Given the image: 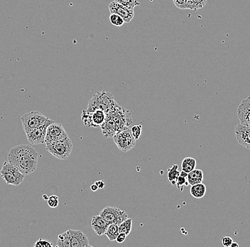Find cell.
<instances>
[{"label": "cell", "instance_id": "24", "mask_svg": "<svg viewBox=\"0 0 250 247\" xmlns=\"http://www.w3.org/2000/svg\"><path fill=\"white\" fill-rule=\"evenodd\" d=\"M109 22L115 26H122L125 23L124 20L116 14H111L109 16Z\"/></svg>", "mask_w": 250, "mask_h": 247}, {"label": "cell", "instance_id": "19", "mask_svg": "<svg viewBox=\"0 0 250 247\" xmlns=\"http://www.w3.org/2000/svg\"><path fill=\"white\" fill-rule=\"evenodd\" d=\"M196 167V160L192 157H186L181 162V168L183 171L188 173L195 170Z\"/></svg>", "mask_w": 250, "mask_h": 247}, {"label": "cell", "instance_id": "28", "mask_svg": "<svg viewBox=\"0 0 250 247\" xmlns=\"http://www.w3.org/2000/svg\"><path fill=\"white\" fill-rule=\"evenodd\" d=\"M48 206L51 208H56L59 206V197L56 195H51V196L48 197Z\"/></svg>", "mask_w": 250, "mask_h": 247}, {"label": "cell", "instance_id": "32", "mask_svg": "<svg viewBox=\"0 0 250 247\" xmlns=\"http://www.w3.org/2000/svg\"><path fill=\"white\" fill-rule=\"evenodd\" d=\"M126 237H127V235L124 234V233H120L118 236H117L116 239H115V241L119 244L123 243L125 239H126Z\"/></svg>", "mask_w": 250, "mask_h": 247}, {"label": "cell", "instance_id": "27", "mask_svg": "<svg viewBox=\"0 0 250 247\" xmlns=\"http://www.w3.org/2000/svg\"><path fill=\"white\" fill-rule=\"evenodd\" d=\"M142 125H137V126H132L131 128L132 135L134 136L135 140H138L140 138L141 134H142Z\"/></svg>", "mask_w": 250, "mask_h": 247}, {"label": "cell", "instance_id": "11", "mask_svg": "<svg viewBox=\"0 0 250 247\" xmlns=\"http://www.w3.org/2000/svg\"><path fill=\"white\" fill-rule=\"evenodd\" d=\"M109 10L111 14H116L121 17L126 23L130 22L134 17V9L127 8L115 1L109 4Z\"/></svg>", "mask_w": 250, "mask_h": 247}, {"label": "cell", "instance_id": "17", "mask_svg": "<svg viewBox=\"0 0 250 247\" xmlns=\"http://www.w3.org/2000/svg\"><path fill=\"white\" fill-rule=\"evenodd\" d=\"M190 193L193 198L201 199L205 196L206 193V187L204 184L199 183L193 184L190 187Z\"/></svg>", "mask_w": 250, "mask_h": 247}, {"label": "cell", "instance_id": "15", "mask_svg": "<svg viewBox=\"0 0 250 247\" xmlns=\"http://www.w3.org/2000/svg\"><path fill=\"white\" fill-rule=\"evenodd\" d=\"M109 225L100 215L94 216L91 220V226L97 235L102 236L105 234Z\"/></svg>", "mask_w": 250, "mask_h": 247}, {"label": "cell", "instance_id": "5", "mask_svg": "<svg viewBox=\"0 0 250 247\" xmlns=\"http://www.w3.org/2000/svg\"><path fill=\"white\" fill-rule=\"evenodd\" d=\"M112 137L117 148L123 153L130 151L135 146L136 140L132 135L131 128L129 127L125 128L123 131L117 133Z\"/></svg>", "mask_w": 250, "mask_h": 247}, {"label": "cell", "instance_id": "33", "mask_svg": "<svg viewBox=\"0 0 250 247\" xmlns=\"http://www.w3.org/2000/svg\"><path fill=\"white\" fill-rule=\"evenodd\" d=\"M95 184H97L98 187V189H103L105 187V182L104 180L96 181Z\"/></svg>", "mask_w": 250, "mask_h": 247}, {"label": "cell", "instance_id": "29", "mask_svg": "<svg viewBox=\"0 0 250 247\" xmlns=\"http://www.w3.org/2000/svg\"><path fill=\"white\" fill-rule=\"evenodd\" d=\"M173 1L178 8L181 9H188L189 0H173Z\"/></svg>", "mask_w": 250, "mask_h": 247}, {"label": "cell", "instance_id": "9", "mask_svg": "<svg viewBox=\"0 0 250 247\" xmlns=\"http://www.w3.org/2000/svg\"><path fill=\"white\" fill-rule=\"evenodd\" d=\"M105 112L103 110H95L88 112L84 110L82 113L83 122L87 127H101L105 120Z\"/></svg>", "mask_w": 250, "mask_h": 247}, {"label": "cell", "instance_id": "36", "mask_svg": "<svg viewBox=\"0 0 250 247\" xmlns=\"http://www.w3.org/2000/svg\"><path fill=\"white\" fill-rule=\"evenodd\" d=\"M43 199H44V200H48V197H47V195H43Z\"/></svg>", "mask_w": 250, "mask_h": 247}, {"label": "cell", "instance_id": "22", "mask_svg": "<svg viewBox=\"0 0 250 247\" xmlns=\"http://www.w3.org/2000/svg\"><path fill=\"white\" fill-rule=\"evenodd\" d=\"M132 219L127 218L119 225V232L124 233L126 235H129L132 231Z\"/></svg>", "mask_w": 250, "mask_h": 247}, {"label": "cell", "instance_id": "3", "mask_svg": "<svg viewBox=\"0 0 250 247\" xmlns=\"http://www.w3.org/2000/svg\"><path fill=\"white\" fill-rule=\"evenodd\" d=\"M46 148L48 153L59 159H65L69 157L73 150V143L68 137L63 140L46 144Z\"/></svg>", "mask_w": 250, "mask_h": 247}, {"label": "cell", "instance_id": "14", "mask_svg": "<svg viewBox=\"0 0 250 247\" xmlns=\"http://www.w3.org/2000/svg\"><path fill=\"white\" fill-rule=\"evenodd\" d=\"M237 115L240 123L250 126V97L245 98L239 105Z\"/></svg>", "mask_w": 250, "mask_h": 247}, {"label": "cell", "instance_id": "35", "mask_svg": "<svg viewBox=\"0 0 250 247\" xmlns=\"http://www.w3.org/2000/svg\"><path fill=\"white\" fill-rule=\"evenodd\" d=\"M239 245L237 243H236V242H232V245H231V247H238Z\"/></svg>", "mask_w": 250, "mask_h": 247}, {"label": "cell", "instance_id": "18", "mask_svg": "<svg viewBox=\"0 0 250 247\" xmlns=\"http://www.w3.org/2000/svg\"><path fill=\"white\" fill-rule=\"evenodd\" d=\"M180 176V171L178 165H172L171 168L168 169L167 173V179L171 182L172 185H176V180Z\"/></svg>", "mask_w": 250, "mask_h": 247}, {"label": "cell", "instance_id": "16", "mask_svg": "<svg viewBox=\"0 0 250 247\" xmlns=\"http://www.w3.org/2000/svg\"><path fill=\"white\" fill-rule=\"evenodd\" d=\"M187 181L190 185L193 184L202 183L203 181V173L201 170H192L190 173H188Z\"/></svg>", "mask_w": 250, "mask_h": 247}, {"label": "cell", "instance_id": "34", "mask_svg": "<svg viewBox=\"0 0 250 247\" xmlns=\"http://www.w3.org/2000/svg\"><path fill=\"white\" fill-rule=\"evenodd\" d=\"M90 189H91L92 191L96 192L98 190V187L96 184L94 183L90 186Z\"/></svg>", "mask_w": 250, "mask_h": 247}, {"label": "cell", "instance_id": "13", "mask_svg": "<svg viewBox=\"0 0 250 247\" xmlns=\"http://www.w3.org/2000/svg\"><path fill=\"white\" fill-rule=\"evenodd\" d=\"M70 239V247H91L89 244L87 236L81 230L68 229Z\"/></svg>", "mask_w": 250, "mask_h": 247}, {"label": "cell", "instance_id": "30", "mask_svg": "<svg viewBox=\"0 0 250 247\" xmlns=\"http://www.w3.org/2000/svg\"><path fill=\"white\" fill-rule=\"evenodd\" d=\"M34 247H52L53 244L49 241L44 240L43 239H39L34 245Z\"/></svg>", "mask_w": 250, "mask_h": 247}, {"label": "cell", "instance_id": "7", "mask_svg": "<svg viewBox=\"0 0 250 247\" xmlns=\"http://www.w3.org/2000/svg\"><path fill=\"white\" fill-rule=\"evenodd\" d=\"M99 215L101 216L108 225L116 224L119 225L128 218L126 212L115 207H104L101 211Z\"/></svg>", "mask_w": 250, "mask_h": 247}, {"label": "cell", "instance_id": "4", "mask_svg": "<svg viewBox=\"0 0 250 247\" xmlns=\"http://www.w3.org/2000/svg\"><path fill=\"white\" fill-rule=\"evenodd\" d=\"M0 175L6 184L14 186L20 185L24 180L26 176L8 160L3 164Z\"/></svg>", "mask_w": 250, "mask_h": 247}, {"label": "cell", "instance_id": "12", "mask_svg": "<svg viewBox=\"0 0 250 247\" xmlns=\"http://www.w3.org/2000/svg\"><path fill=\"white\" fill-rule=\"evenodd\" d=\"M236 139L245 148L250 149V126L239 123L234 130Z\"/></svg>", "mask_w": 250, "mask_h": 247}, {"label": "cell", "instance_id": "8", "mask_svg": "<svg viewBox=\"0 0 250 247\" xmlns=\"http://www.w3.org/2000/svg\"><path fill=\"white\" fill-rule=\"evenodd\" d=\"M53 123H54V120L48 118L42 126L27 133L26 135L29 143L31 145H40V144L45 143L47 128Z\"/></svg>", "mask_w": 250, "mask_h": 247}, {"label": "cell", "instance_id": "1", "mask_svg": "<svg viewBox=\"0 0 250 247\" xmlns=\"http://www.w3.org/2000/svg\"><path fill=\"white\" fill-rule=\"evenodd\" d=\"M38 158V152L31 145L23 144L14 147L8 154V161L24 176L37 170Z\"/></svg>", "mask_w": 250, "mask_h": 247}, {"label": "cell", "instance_id": "2", "mask_svg": "<svg viewBox=\"0 0 250 247\" xmlns=\"http://www.w3.org/2000/svg\"><path fill=\"white\" fill-rule=\"evenodd\" d=\"M117 104L110 93L106 91L98 92L89 101L86 111L92 112L95 110H103L106 112L113 109Z\"/></svg>", "mask_w": 250, "mask_h": 247}, {"label": "cell", "instance_id": "23", "mask_svg": "<svg viewBox=\"0 0 250 247\" xmlns=\"http://www.w3.org/2000/svg\"><path fill=\"white\" fill-rule=\"evenodd\" d=\"M207 0H189L188 9L196 11L202 9L206 4Z\"/></svg>", "mask_w": 250, "mask_h": 247}, {"label": "cell", "instance_id": "20", "mask_svg": "<svg viewBox=\"0 0 250 247\" xmlns=\"http://www.w3.org/2000/svg\"><path fill=\"white\" fill-rule=\"evenodd\" d=\"M119 234H120V232H119V225H116V224H112V225H109L107 231H106L104 234L107 236L109 241H115Z\"/></svg>", "mask_w": 250, "mask_h": 247}, {"label": "cell", "instance_id": "31", "mask_svg": "<svg viewBox=\"0 0 250 247\" xmlns=\"http://www.w3.org/2000/svg\"><path fill=\"white\" fill-rule=\"evenodd\" d=\"M232 242H233L232 239L230 237H228V236L222 239V245L225 247H230Z\"/></svg>", "mask_w": 250, "mask_h": 247}, {"label": "cell", "instance_id": "25", "mask_svg": "<svg viewBox=\"0 0 250 247\" xmlns=\"http://www.w3.org/2000/svg\"><path fill=\"white\" fill-rule=\"evenodd\" d=\"M115 1L120 3L122 5L127 7V8L132 9H134L136 6L140 4L137 0H115Z\"/></svg>", "mask_w": 250, "mask_h": 247}, {"label": "cell", "instance_id": "6", "mask_svg": "<svg viewBox=\"0 0 250 247\" xmlns=\"http://www.w3.org/2000/svg\"><path fill=\"white\" fill-rule=\"evenodd\" d=\"M48 118L39 112H31L24 114L21 116V120L25 134L42 126Z\"/></svg>", "mask_w": 250, "mask_h": 247}, {"label": "cell", "instance_id": "26", "mask_svg": "<svg viewBox=\"0 0 250 247\" xmlns=\"http://www.w3.org/2000/svg\"><path fill=\"white\" fill-rule=\"evenodd\" d=\"M188 182L187 181V178L181 176H179L177 180H176V187L179 189L180 192H182L183 190H184V186L187 187V186H188Z\"/></svg>", "mask_w": 250, "mask_h": 247}, {"label": "cell", "instance_id": "21", "mask_svg": "<svg viewBox=\"0 0 250 247\" xmlns=\"http://www.w3.org/2000/svg\"><path fill=\"white\" fill-rule=\"evenodd\" d=\"M57 247H70V239L68 230L59 234L58 237Z\"/></svg>", "mask_w": 250, "mask_h": 247}, {"label": "cell", "instance_id": "10", "mask_svg": "<svg viewBox=\"0 0 250 247\" xmlns=\"http://www.w3.org/2000/svg\"><path fill=\"white\" fill-rule=\"evenodd\" d=\"M69 137L61 123H53L46 130L45 144L54 143Z\"/></svg>", "mask_w": 250, "mask_h": 247}]
</instances>
